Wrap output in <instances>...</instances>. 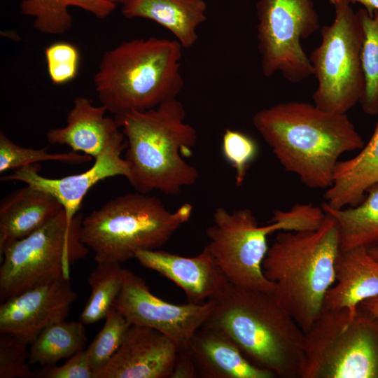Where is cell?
Masks as SVG:
<instances>
[{"mask_svg":"<svg viewBox=\"0 0 378 378\" xmlns=\"http://www.w3.org/2000/svg\"><path fill=\"white\" fill-rule=\"evenodd\" d=\"M124 136L111 143L104 152L96 158L93 164L86 171L62 178H48L39 174L40 166L33 164L14 169L1 181H18L43 190L62 204L67 221L71 224L78 214L82 201L88 192L98 182L107 178L129 174L127 163L121 153L127 148Z\"/></svg>","mask_w":378,"mask_h":378,"instance_id":"cell-14","label":"cell"},{"mask_svg":"<svg viewBox=\"0 0 378 378\" xmlns=\"http://www.w3.org/2000/svg\"><path fill=\"white\" fill-rule=\"evenodd\" d=\"M189 352L196 378H274L249 362L223 330L206 326L193 335Z\"/></svg>","mask_w":378,"mask_h":378,"instance_id":"cell-18","label":"cell"},{"mask_svg":"<svg viewBox=\"0 0 378 378\" xmlns=\"http://www.w3.org/2000/svg\"><path fill=\"white\" fill-rule=\"evenodd\" d=\"M356 14L363 30V92L359 103L366 114L373 116L378 114V10L362 8Z\"/></svg>","mask_w":378,"mask_h":378,"instance_id":"cell-27","label":"cell"},{"mask_svg":"<svg viewBox=\"0 0 378 378\" xmlns=\"http://www.w3.org/2000/svg\"><path fill=\"white\" fill-rule=\"evenodd\" d=\"M340 251L337 223L327 214L317 228L280 232L269 247L263 273L273 284L274 297L304 332L323 310L326 294L336 282Z\"/></svg>","mask_w":378,"mask_h":378,"instance_id":"cell-4","label":"cell"},{"mask_svg":"<svg viewBox=\"0 0 378 378\" xmlns=\"http://www.w3.org/2000/svg\"><path fill=\"white\" fill-rule=\"evenodd\" d=\"M27 345L10 334L0 335V378H34Z\"/></svg>","mask_w":378,"mask_h":378,"instance_id":"cell-32","label":"cell"},{"mask_svg":"<svg viewBox=\"0 0 378 378\" xmlns=\"http://www.w3.org/2000/svg\"><path fill=\"white\" fill-rule=\"evenodd\" d=\"M333 5L334 20L322 27L321 43L309 57L317 80L312 99L321 109L346 113L360 102L363 92V30L350 4Z\"/></svg>","mask_w":378,"mask_h":378,"instance_id":"cell-10","label":"cell"},{"mask_svg":"<svg viewBox=\"0 0 378 378\" xmlns=\"http://www.w3.org/2000/svg\"><path fill=\"white\" fill-rule=\"evenodd\" d=\"M325 213L312 204H295L290 209L275 210L268 224L259 225L247 208L228 211L217 207L212 224L206 230L204 246L229 283L245 288L272 292L262 262L269 249L267 237L276 231H304L317 228Z\"/></svg>","mask_w":378,"mask_h":378,"instance_id":"cell-6","label":"cell"},{"mask_svg":"<svg viewBox=\"0 0 378 378\" xmlns=\"http://www.w3.org/2000/svg\"><path fill=\"white\" fill-rule=\"evenodd\" d=\"M94 340L85 348L94 373L104 366L122 344L131 326L125 317L113 309Z\"/></svg>","mask_w":378,"mask_h":378,"instance_id":"cell-29","label":"cell"},{"mask_svg":"<svg viewBox=\"0 0 378 378\" xmlns=\"http://www.w3.org/2000/svg\"><path fill=\"white\" fill-rule=\"evenodd\" d=\"M45 57L49 78L55 85H63L78 75L80 52L67 41H57L46 48Z\"/></svg>","mask_w":378,"mask_h":378,"instance_id":"cell-31","label":"cell"},{"mask_svg":"<svg viewBox=\"0 0 378 378\" xmlns=\"http://www.w3.org/2000/svg\"><path fill=\"white\" fill-rule=\"evenodd\" d=\"M62 209L52 195L28 184L6 196L0 203V255L7 246L29 235Z\"/></svg>","mask_w":378,"mask_h":378,"instance_id":"cell-19","label":"cell"},{"mask_svg":"<svg viewBox=\"0 0 378 378\" xmlns=\"http://www.w3.org/2000/svg\"><path fill=\"white\" fill-rule=\"evenodd\" d=\"M106 108L94 106L86 97L74 98L66 125L50 130L46 139L52 145H65L73 151L95 159L115 139L124 136L115 119L106 115Z\"/></svg>","mask_w":378,"mask_h":378,"instance_id":"cell-17","label":"cell"},{"mask_svg":"<svg viewBox=\"0 0 378 378\" xmlns=\"http://www.w3.org/2000/svg\"><path fill=\"white\" fill-rule=\"evenodd\" d=\"M204 0H132L122 4L127 18H145L168 29L183 48H190L198 38L197 28L206 19Z\"/></svg>","mask_w":378,"mask_h":378,"instance_id":"cell-22","label":"cell"},{"mask_svg":"<svg viewBox=\"0 0 378 378\" xmlns=\"http://www.w3.org/2000/svg\"><path fill=\"white\" fill-rule=\"evenodd\" d=\"M83 218L71 224L64 209L44 225L7 246L0 255V302L27 290L70 279V266L85 258L90 249L81 241Z\"/></svg>","mask_w":378,"mask_h":378,"instance_id":"cell-9","label":"cell"},{"mask_svg":"<svg viewBox=\"0 0 378 378\" xmlns=\"http://www.w3.org/2000/svg\"><path fill=\"white\" fill-rule=\"evenodd\" d=\"M354 157L339 160L324 201L340 209L358 204L367 191L378 183V122L369 141Z\"/></svg>","mask_w":378,"mask_h":378,"instance_id":"cell-21","label":"cell"},{"mask_svg":"<svg viewBox=\"0 0 378 378\" xmlns=\"http://www.w3.org/2000/svg\"><path fill=\"white\" fill-rule=\"evenodd\" d=\"M255 130L283 168L312 189H327L340 156L365 145L346 113L287 102L257 111Z\"/></svg>","mask_w":378,"mask_h":378,"instance_id":"cell-1","label":"cell"},{"mask_svg":"<svg viewBox=\"0 0 378 378\" xmlns=\"http://www.w3.org/2000/svg\"><path fill=\"white\" fill-rule=\"evenodd\" d=\"M186 115L184 106L176 98L114 118L127 141L126 178L135 191L174 195L197 181L198 170L186 160L192 155L197 135L186 122Z\"/></svg>","mask_w":378,"mask_h":378,"instance_id":"cell-3","label":"cell"},{"mask_svg":"<svg viewBox=\"0 0 378 378\" xmlns=\"http://www.w3.org/2000/svg\"><path fill=\"white\" fill-rule=\"evenodd\" d=\"M88 337L84 324L60 321L44 329L29 349V363L50 366L85 349Z\"/></svg>","mask_w":378,"mask_h":378,"instance_id":"cell-25","label":"cell"},{"mask_svg":"<svg viewBox=\"0 0 378 378\" xmlns=\"http://www.w3.org/2000/svg\"><path fill=\"white\" fill-rule=\"evenodd\" d=\"M258 51L263 75L279 72L298 83L313 76L301 41L320 27L312 0H259L257 4Z\"/></svg>","mask_w":378,"mask_h":378,"instance_id":"cell-11","label":"cell"},{"mask_svg":"<svg viewBox=\"0 0 378 378\" xmlns=\"http://www.w3.org/2000/svg\"><path fill=\"white\" fill-rule=\"evenodd\" d=\"M110 1L111 2L115 4H124L127 2H129L130 1H132V0H108Z\"/></svg>","mask_w":378,"mask_h":378,"instance_id":"cell-38","label":"cell"},{"mask_svg":"<svg viewBox=\"0 0 378 378\" xmlns=\"http://www.w3.org/2000/svg\"><path fill=\"white\" fill-rule=\"evenodd\" d=\"M332 4L336 2L359 3L368 11L378 10V0H329Z\"/></svg>","mask_w":378,"mask_h":378,"instance_id":"cell-36","label":"cell"},{"mask_svg":"<svg viewBox=\"0 0 378 378\" xmlns=\"http://www.w3.org/2000/svg\"><path fill=\"white\" fill-rule=\"evenodd\" d=\"M358 305L378 319V295L363 300Z\"/></svg>","mask_w":378,"mask_h":378,"instance_id":"cell-35","label":"cell"},{"mask_svg":"<svg viewBox=\"0 0 378 378\" xmlns=\"http://www.w3.org/2000/svg\"><path fill=\"white\" fill-rule=\"evenodd\" d=\"M78 298L70 279L27 290L0 305V333L30 345L50 326L65 321Z\"/></svg>","mask_w":378,"mask_h":378,"instance_id":"cell-13","label":"cell"},{"mask_svg":"<svg viewBox=\"0 0 378 378\" xmlns=\"http://www.w3.org/2000/svg\"><path fill=\"white\" fill-rule=\"evenodd\" d=\"M370 255L378 261V244L367 248Z\"/></svg>","mask_w":378,"mask_h":378,"instance_id":"cell-37","label":"cell"},{"mask_svg":"<svg viewBox=\"0 0 378 378\" xmlns=\"http://www.w3.org/2000/svg\"><path fill=\"white\" fill-rule=\"evenodd\" d=\"M171 378H196L189 351L177 354Z\"/></svg>","mask_w":378,"mask_h":378,"instance_id":"cell-34","label":"cell"},{"mask_svg":"<svg viewBox=\"0 0 378 378\" xmlns=\"http://www.w3.org/2000/svg\"><path fill=\"white\" fill-rule=\"evenodd\" d=\"M222 153L234 169L236 186H241L258 153L255 141L241 132L226 129L222 138Z\"/></svg>","mask_w":378,"mask_h":378,"instance_id":"cell-30","label":"cell"},{"mask_svg":"<svg viewBox=\"0 0 378 378\" xmlns=\"http://www.w3.org/2000/svg\"><path fill=\"white\" fill-rule=\"evenodd\" d=\"M92 158L75 151L49 153L46 148H25L13 142L3 132H0V172L15 169L43 161H57L67 163H86Z\"/></svg>","mask_w":378,"mask_h":378,"instance_id":"cell-28","label":"cell"},{"mask_svg":"<svg viewBox=\"0 0 378 378\" xmlns=\"http://www.w3.org/2000/svg\"><path fill=\"white\" fill-rule=\"evenodd\" d=\"M34 378H94L86 349L70 356L62 365L43 366Z\"/></svg>","mask_w":378,"mask_h":378,"instance_id":"cell-33","label":"cell"},{"mask_svg":"<svg viewBox=\"0 0 378 378\" xmlns=\"http://www.w3.org/2000/svg\"><path fill=\"white\" fill-rule=\"evenodd\" d=\"M213 302L175 304L153 295L144 280L123 268L122 285L113 309L120 312L131 325L156 330L171 339L178 353L189 351L195 332L207 320Z\"/></svg>","mask_w":378,"mask_h":378,"instance_id":"cell-12","label":"cell"},{"mask_svg":"<svg viewBox=\"0 0 378 378\" xmlns=\"http://www.w3.org/2000/svg\"><path fill=\"white\" fill-rule=\"evenodd\" d=\"M193 206L169 211L150 193L120 195L83 217L81 241L94 253L97 262L121 264L139 251L158 249L188 223Z\"/></svg>","mask_w":378,"mask_h":378,"instance_id":"cell-7","label":"cell"},{"mask_svg":"<svg viewBox=\"0 0 378 378\" xmlns=\"http://www.w3.org/2000/svg\"><path fill=\"white\" fill-rule=\"evenodd\" d=\"M134 258L144 267L157 272L180 287L190 303L206 302L229 282L205 247L195 257L155 249L139 251Z\"/></svg>","mask_w":378,"mask_h":378,"instance_id":"cell-16","label":"cell"},{"mask_svg":"<svg viewBox=\"0 0 378 378\" xmlns=\"http://www.w3.org/2000/svg\"><path fill=\"white\" fill-rule=\"evenodd\" d=\"M122 271L119 263L97 262L88 278L91 293L80 313V322L95 323L105 318L113 309L122 288Z\"/></svg>","mask_w":378,"mask_h":378,"instance_id":"cell-26","label":"cell"},{"mask_svg":"<svg viewBox=\"0 0 378 378\" xmlns=\"http://www.w3.org/2000/svg\"><path fill=\"white\" fill-rule=\"evenodd\" d=\"M321 207L337 223L340 250L378 244V183L356 206L336 209L323 202Z\"/></svg>","mask_w":378,"mask_h":378,"instance_id":"cell-23","label":"cell"},{"mask_svg":"<svg viewBox=\"0 0 378 378\" xmlns=\"http://www.w3.org/2000/svg\"><path fill=\"white\" fill-rule=\"evenodd\" d=\"M182 49L176 39L153 36L106 51L94 77L101 105L117 118L177 98L183 87Z\"/></svg>","mask_w":378,"mask_h":378,"instance_id":"cell-5","label":"cell"},{"mask_svg":"<svg viewBox=\"0 0 378 378\" xmlns=\"http://www.w3.org/2000/svg\"><path fill=\"white\" fill-rule=\"evenodd\" d=\"M335 284L326 294L323 309H354L378 295V261L365 247L340 250L335 262Z\"/></svg>","mask_w":378,"mask_h":378,"instance_id":"cell-20","label":"cell"},{"mask_svg":"<svg viewBox=\"0 0 378 378\" xmlns=\"http://www.w3.org/2000/svg\"><path fill=\"white\" fill-rule=\"evenodd\" d=\"M78 7L98 19H105L116 8L108 0H23L21 13L33 18V26L38 31L49 34H62L69 31L73 18L70 7Z\"/></svg>","mask_w":378,"mask_h":378,"instance_id":"cell-24","label":"cell"},{"mask_svg":"<svg viewBox=\"0 0 378 378\" xmlns=\"http://www.w3.org/2000/svg\"><path fill=\"white\" fill-rule=\"evenodd\" d=\"M301 378H378V319L362 309H323L305 332Z\"/></svg>","mask_w":378,"mask_h":378,"instance_id":"cell-8","label":"cell"},{"mask_svg":"<svg viewBox=\"0 0 378 378\" xmlns=\"http://www.w3.org/2000/svg\"><path fill=\"white\" fill-rule=\"evenodd\" d=\"M204 326L225 332L253 365L282 378H301L305 332L272 292L227 283L209 299Z\"/></svg>","mask_w":378,"mask_h":378,"instance_id":"cell-2","label":"cell"},{"mask_svg":"<svg viewBox=\"0 0 378 378\" xmlns=\"http://www.w3.org/2000/svg\"><path fill=\"white\" fill-rule=\"evenodd\" d=\"M178 349L150 328L131 325L122 344L94 378H171Z\"/></svg>","mask_w":378,"mask_h":378,"instance_id":"cell-15","label":"cell"}]
</instances>
